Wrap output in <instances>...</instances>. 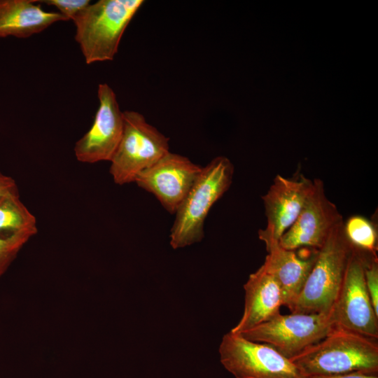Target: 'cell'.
Returning <instances> with one entry per match:
<instances>
[{"label": "cell", "mask_w": 378, "mask_h": 378, "mask_svg": "<svg viewBox=\"0 0 378 378\" xmlns=\"http://www.w3.org/2000/svg\"><path fill=\"white\" fill-rule=\"evenodd\" d=\"M290 360L307 377L353 372L377 374V340L335 326Z\"/></svg>", "instance_id": "cell-1"}, {"label": "cell", "mask_w": 378, "mask_h": 378, "mask_svg": "<svg viewBox=\"0 0 378 378\" xmlns=\"http://www.w3.org/2000/svg\"><path fill=\"white\" fill-rule=\"evenodd\" d=\"M143 0H99L90 4L74 19L75 39L85 62L112 60L130 21Z\"/></svg>", "instance_id": "cell-2"}, {"label": "cell", "mask_w": 378, "mask_h": 378, "mask_svg": "<svg viewBox=\"0 0 378 378\" xmlns=\"http://www.w3.org/2000/svg\"><path fill=\"white\" fill-rule=\"evenodd\" d=\"M353 248L342 222L318 250L306 281L289 309L291 313L330 314Z\"/></svg>", "instance_id": "cell-3"}, {"label": "cell", "mask_w": 378, "mask_h": 378, "mask_svg": "<svg viewBox=\"0 0 378 378\" xmlns=\"http://www.w3.org/2000/svg\"><path fill=\"white\" fill-rule=\"evenodd\" d=\"M234 166L230 160L218 156L205 167L176 211L170 232V245L181 248L200 241L204 223L212 206L228 190L232 181Z\"/></svg>", "instance_id": "cell-4"}, {"label": "cell", "mask_w": 378, "mask_h": 378, "mask_svg": "<svg viewBox=\"0 0 378 378\" xmlns=\"http://www.w3.org/2000/svg\"><path fill=\"white\" fill-rule=\"evenodd\" d=\"M123 131L109 172L116 184L134 182L141 171L169 152V138L135 111L122 112Z\"/></svg>", "instance_id": "cell-5"}, {"label": "cell", "mask_w": 378, "mask_h": 378, "mask_svg": "<svg viewBox=\"0 0 378 378\" xmlns=\"http://www.w3.org/2000/svg\"><path fill=\"white\" fill-rule=\"evenodd\" d=\"M220 360L235 378H308L272 346L229 332L219 346Z\"/></svg>", "instance_id": "cell-6"}, {"label": "cell", "mask_w": 378, "mask_h": 378, "mask_svg": "<svg viewBox=\"0 0 378 378\" xmlns=\"http://www.w3.org/2000/svg\"><path fill=\"white\" fill-rule=\"evenodd\" d=\"M334 327L331 312L279 314L240 335L248 340L267 344L291 359L322 340Z\"/></svg>", "instance_id": "cell-7"}, {"label": "cell", "mask_w": 378, "mask_h": 378, "mask_svg": "<svg viewBox=\"0 0 378 378\" xmlns=\"http://www.w3.org/2000/svg\"><path fill=\"white\" fill-rule=\"evenodd\" d=\"M353 248L343 281L331 311L335 326L377 340L378 315L365 281V266L370 255Z\"/></svg>", "instance_id": "cell-8"}, {"label": "cell", "mask_w": 378, "mask_h": 378, "mask_svg": "<svg viewBox=\"0 0 378 378\" xmlns=\"http://www.w3.org/2000/svg\"><path fill=\"white\" fill-rule=\"evenodd\" d=\"M344 222L337 206L326 196L323 182L314 178L313 187L294 223L279 240L288 250L320 249L333 229Z\"/></svg>", "instance_id": "cell-9"}, {"label": "cell", "mask_w": 378, "mask_h": 378, "mask_svg": "<svg viewBox=\"0 0 378 378\" xmlns=\"http://www.w3.org/2000/svg\"><path fill=\"white\" fill-rule=\"evenodd\" d=\"M202 169L188 158L169 152L138 174L134 183L152 193L167 211L175 214Z\"/></svg>", "instance_id": "cell-10"}, {"label": "cell", "mask_w": 378, "mask_h": 378, "mask_svg": "<svg viewBox=\"0 0 378 378\" xmlns=\"http://www.w3.org/2000/svg\"><path fill=\"white\" fill-rule=\"evenodd\" d=\"M99 102L93 124L74 146L76 159L83 163L111 161L122 137L123 115L116 95L106 83L98 86Z\"/></svg>", "instance_id": "cell-11"}, {"label": "cell", "mask_w": 378, "mask_h": 378, "mask_svg": "<svg viewBox=\"0 0 378 378\" xmlns=\"http://www.w3.org/2000/svg\"><path fill=\"white\" fill-rule=\"evenodd\" d=\"M313 181L303 174L291 178L276 175L267 192L262 197L267 225L258 231L265 242L278 241L294 223L312 191Z\"/></svg>", "instance_id": "cell-12"}, {"label": "cell", "mask_w": 378, "mask_h": 378, "mask_svg": "<svg viewBox=\"0 0 378 378\" xmlns=\"http://www.w3.org/2000/svg\"><path fill=\"white\" fill-rule=\"evenodd\" d=\"M244 308L238 323L230 330L241 334L280 314L284 306L282 290L276 279L262 265L244 285Z\"/></svg>", "instance_id": "cell-13"}, {"label": "cell", "mask_w": 378, "mask_h": 378, "mask_svg": "<svg viewBox=\"0 0 378 378\" xmlns=\"http://www.w3.org/2000/svg\"><path fill=\"white\" fill-rule=\"evenodd\" d=\"M265 244L267 255L262 265L278 282L284 296V306L290 309L306 281L318 250L303 259L295 251L283 248L278 241L269 240Z\"/></svg>", "instance_id": "cell-14"}, {"label": "cell", "mask_w": 378, "mask_h": 378, "mask_svg": "<svg viewBox=\"0 0 378 378\" xmlns=\"http://www.w3.org/2000/svg\"><path fill=\"white\" fill-rule=\"evenodd\" d=\"M67 20L59 12L45 11L36 0H0V38H27Z\"/></svg>", "instance_id": "cell-15"}, {"label": "cell", "mask_w": 378, "mask_h": 378, "mask_svg": "<svg viewBox=\"0 0 378 378\" xmlns=\"http://www.w3.org/2000/svg\"><path fill=\"white\" fill-rule=\"evenodd\" d=\"M31 231L37 234L35 216L20 198L19 192L0 198V232Z\"/></svg>", "instance_id": "cell-16"}, {"label": "cell", "mask_w": 378, "mask_h": 378, "mask_svg": "<svg viewBox=\"0 0 378 378\" xmlns=\"http://www.w3.org/2000/svg\"><path fill=\"white\" fill-rule=\"evenodd\" d=\"M345 234L351 245L360 251L377 258V236L373 224L361 216H352L344 223Z\"/></svg>", "instance_id": "cell-17"}, {"label": "cell", "mask_w": 378, "mask_h": 378, "mask_svg": "<svg viewBox=\"0 0 378 378\" xmlns=\"http://www.w3.org/2000/svg\"><path fill=\"white\" fill-rule=\"evenodd\" d=\"M35 234L36 233L31 231L5 235L0 234V276L7 270L24 244Z\"/></svg>", "instance_id": "cell-18"}, {"label": "cell", "mask_w": 378, "mask_h": 378, "mask_svg": "<svg viewBox=\"0 0 378 378\" xmlns=\"http://www.w3.org/2000/svg\"><path fill=\"white\" fill-rule=\"evenodd\" d=\"M365 286L374 310L378 315V260L368 258L365 266Z\"/></svg>", "instance_id": "cell-19"}, {"label": "cell", "mask_w": 378, "mask_h": 378, "mask_svg": "<svg viewBox=\"0 0 378 378\" xmlns=\"http://www.w3.org/2000/svg\"><path fill=\"white\" fill-rule=\"evenodd\" d=\"M56 7L68 20L73 19L90 4V0H45L39 1Z\"/></svg>", "instance_id": "cell-20"}, {"label": "cell", "mask_w": 378, "mask_h": 378, "mask_svg": "<svg viewBox=\"0 0 378 378\" xmlns=\"http://www.w3.org/2000/svg\"><path fill=\"white\" fill-rule=\"evenodd\" d=\"M16 192L19 191L15 181L0 172V198Z\"/></svg>", "instance_id": "cell-21"}, {"label": "cell", "mask_w": 378, "mask_h": 378, "mask_svg": "<svg viewBox=\"0 0 378 378\" xmlns=\"http://www.w3.org/2000/svg\"><path fill=\"white\" fill-rule=\"evenodd\" d=\"M308 378H378L377 374L353 372L342 374L312 376Z\"/></svg>", "instance_id": "cell-22"}]
</instances>
